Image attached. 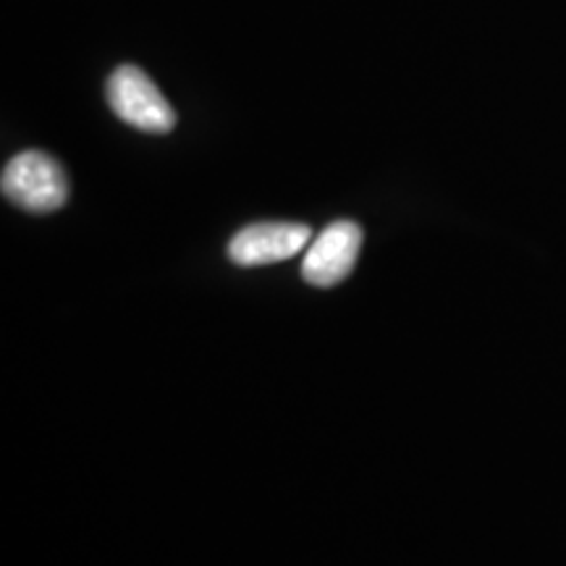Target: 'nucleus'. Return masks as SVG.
<instances>
[{
    "mask_svg": "<svg viewBox=\"0 0 566 566\" xmlns=\"http://www.w3.org/2000/svg\"><path fill=\"white\" fill-rule=\"evenodd\" d=\"M0 189L9 202L27 212L61 210L69 200V181L59 160L40 150L19 153L17 158L6 163L0 176Z\"/></svg>",
    "mask_w": 566,
    "mask_h": 566,
    "instance_id": "nucleus-1",
    "label": "nucleus"
},
{
    "mask_svg": "<svg viewBox=\"0 0 566 566\" xmlns=\"http://www.w3.org/2000/svg\"><path fill=\"white\" fill-rule=\"evenodd\" d=\"M108 105L124 124L147 134H168L176 126L171 103L139 66H118L108 80Z\"/></svg>",
    "mask_w": 566,
    "mask_h": 566,
    "instance_id": "nucleus-2",
    "label": "nucleus"
},
{
    "mask_svg": "<svg viewBox=\"0 0 566 566\" xmlns=\"http://www.w3.org/2000/svg\"><path fill=\"white\" fill-rule=\"evenodd\" d=\"M363 247V229L354 221H336L315 239L304 254L302 275L313 286L328 289L342 283L357 263Z\"/></svg>",
    "mask_w": 566,
    "mask_h": 566,
    "instance_id": "nucleus-3",
    "label": "nucleus"
},
{
    "mask_svg": "<svg viewBox=\"0 0 566 566\" xmlns=\"http://www.w3.org/2000/svg\"><path fill=\"white\" fill-rule=\"evenodd\" d=\"M310 242L304 223H252L229 242L231 263L242 268L273 265L294 258Z\"/></svg>",
    "mask_w": 566,
    "mask_h": 566,
    "instance_id": "nucleus-4",
    "label": "nucleus"
}]
</instances>
